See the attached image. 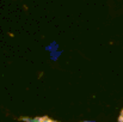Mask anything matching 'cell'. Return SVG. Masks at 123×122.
<instances>
[{
    "mask_svg": "<svg viewBox=\"0 0 123 122\" xmlns=\"http://www.w3.org/2000/svg\"><path fill=\"white\" fill-rule=\"evenodd\" d=\"M34 122H56V121H53V120H49L47 117H43V119H40V120H36Z\"/></svg>",
    "mask_w": 123,
    "mask_h": 122,
    "instance_id": "cell-1",
    "label": "cell"
},
{
    "mask_svg": "<svg viewBox=\"0 0 123 122\" xmlns=\"http://www.w3.org/2000/svg\"><path fill=\"white\" fill-rule=\"evenodd\" d=\"M118 122H123V110L121 113V115H120V117H118Z\"/></svg>",
    "mask_w": 123,
    "mask_h": 122,
    "instance_id": "cell-2",
    "label": "cell"
}]
</instances>
